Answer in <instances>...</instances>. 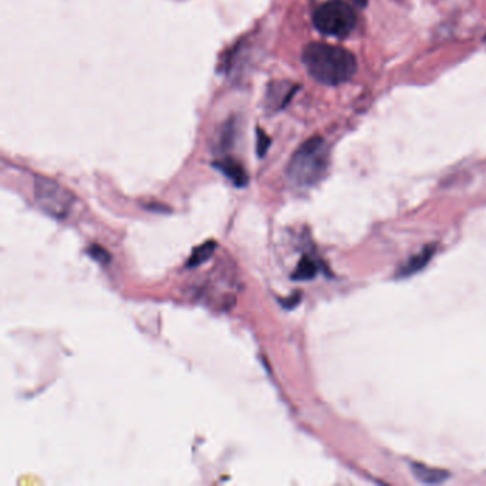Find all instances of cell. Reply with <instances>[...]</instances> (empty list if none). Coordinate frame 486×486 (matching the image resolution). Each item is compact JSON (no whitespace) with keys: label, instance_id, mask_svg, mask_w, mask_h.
<instances>
[{"label":"cell","instance_id":"obj_10","mask_svg":"<svg viewBox=\"0 0 486 486\" xmlns=\"http://www.w3.org/2000/svg\"><path fill=\"white\" fill-rule=\"evenodd\" d=\"M89 254H90V257L93 260H96L100 264H107L111 260L110 253L106 249H103V247H100L97 244H93V246L89 247Z\"/></svg>","mask_w":486,"mask_h":486},{"label":"cell","instance_id":"obj_1","mask_svg":"<svg viewBox=\"0 0 486 486\" xmlns=\"http://www.w3.org/2000/svg\"><path fill=\"white\" fill-rule=\"evenodd\" d=\"M303 62L310 76L327 86L347 83L356 71V60L349 50L326 43H310L303 52Z\"/></svg>","mask_w":486,"mask_h":486},{"label":"cell","instance_id":"obj_11","mask_svg":"<svg viewBox=\"0 0 486 486\" xmlns=\"http://www.w3.org/2000/svg\"><path fill=\"white\" fill-rule=\"evenodd\" d=\"M270 146V139L265 136L264 132L258 130V154L260 155H264L267 148Z\"/></svg>","mask_w":486,"mask_h":486},{"label":"cell","instance_id":"obj_12","mask_svg":"<svg viewBox=\"0 0 486 486\" xmlns=\"http://www.w3.org/2000/svg\"><path fill=\"white\" fill-rule=\"evenodd\" d=\"M352 2L356 5V6H361V8H363V6H367V4H368V0H352Z\"/></svg>","mask_w":486,"mask_h":486},{"label":"cell","instance_id":"obj_4","mask_svg":"<svg viewBox=\"0 0 486 486\" xmlns=\"http://www.w3.org/2000/svg\"><path fill=\"white\" fill-rule=\"evenodd\" d=\"M34 201L39 209L48 216L63 220L69 216L74 204V195L67 188L48 177H36Z\"/></svg>","mask_w":486,"mask_h":486},{"label":"cell","instance_id":"obj_2","mask_svg":"<svg viewBox=\"0 0 486 486\" xmlns=\"http://www.w3.org/2000/svg\"><path fill=\"white\" fill-rule=\"evenodd\" d=\"M330 151L321 137H312L303 143L290 160L289 180L297 187H311L327 173Z\"/></svg>","mask_w":486,"mask_h":486},{"label":"cell","instance_id":"obj_3","mask_svg":"<svg viewBox=\"0 0 486 486\" xmlns=\"http://www.w3.org/2000/svg\"><path fill=\"white\" fill-rule=\"evenodd\" d=\"M356 25L354 9L341 0H331L321 5L314 13V26L318 32L327 36H348Z\"/></svg>","mask_w":486,"mask_h":486},{"label":"cell","instance_id":"obj_7","mask_svg":"<svg viewBox=\"0 0 486 486\" xmlns=\"http://www.w3.org/2000/svg\"><path fill=\"white\" fill-rule=\"evenodd\" d=\"M412 473L415 475V478L418 480H421L422 483H429V485L442 483L451 476L450 472H447V471L429 468V466H425L422 464H414L412 465Z\"/></svg>","mask_w":486,"mask_h":486},{"label":"cell","instance_id":"obj_9","mask_svg":"<svg viewBox=\"0 0 486 486\" xmlns=\"http://www.w3.org/2000/svg\"><path fill=\"white\" fill-rule=\"evenodd\" d=\"M317 272H318V267H317L315 261H312L310 257H304L298 263V265L293 274V278L297 281H308V279L314 278L317 275Z\"/></svg>","mask_w":486,"mask_h":486},{"label":"cell","instance_id":"obj_8","mask_svg":"<svg viewBox=\"0 0 486 486\" xmlns=\"http://www.w3.org/2000/svg\"><path fill=\"white\" fill-rule=\"evenodd\" d=\"M217 249V244H216V241L210 239V241H206V242H202L201 246L195 247L188 258V263H187V267L193 268V267H197V265H201L202 263H206L216 251Z\"/></svg>","mask_w":486,"mask_h":486},{"label":"cell","instance_id":"obj_6","mask_svg":"<svg viewBox=\"0 0 486 486\" xmlns=\"http://www.w3.org/2000/svg\"><path fill=\"white\" fill-rule=\"evenodd\" d=\"M433 253H435V247H432V246L424 249L419 254L411 257V260L407 264H403L399 268L396 277L398 278H405V277H411V275L419 272L431 261V257L433 256Z\"/></svg>","mask_w":486,"mask_h":486},{"label":"cell","instance_id":"obj_5","mask_svg":"<svg viewBox=\"0 0 486 486\" xmlns=\"http://www.w3.org/2000/svg\"><path fill=\"white\" fill-rule=\"evenodd\" d=\"M214 167L221 172L228 180H231L237 187H244L249 183V174L237 160L225 157L214 163Z\"/></svg>","mask_w":486,"mask_h":486}]
</instances>
